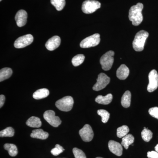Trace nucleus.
<instances>
[{"label": "nucleus", "instance_id": "1", "mask_svg": "<svg viewBox=\"0 0 158 158\" xmlns=\"http://www.w3.org/2000/svg\"><path fill=\"white\" fill-rule=\"evenodd\" d=\"M143 7L144 6L142 3H138L137 5L132 6L130 9L129 19L133 25L138 26L142 23L143 19L142 14Z\"/></svg>", "mask_w": 158, "mask_h": 158}, {"label": "nucleus", "instance_id": "2", "mask_svg": "<svg viewBox=\"0 0 158 158\" xmlns=\"http://www.w3.org/2000/svg\"><path fill=\"white\" fill-rule=\"evenodd\" d=\"M148 35V32L143 30L137 33L133 42V47L135 51L141 52L144 50V44Z\"/></svg>", "mask_w": 158, "mask_h": 158}, {"label": "nucleus", "instance_id": "3", "mask_svg": "<svg viewBox=\"0 0 158 158\" xmlns=\"http://www.w3.org/2000/svg\"><path fill=\"white\" fill-rule=\"evenodd\" d=\"M73 99L72 97L67 96L57 101L56 106L59 110L64 112L70 111L73 107Z\"/></svg>", "mask_w": 158, "mask_h": 158}, {"label": "nucleus", "instance_id": "4", "mask_svg": "<svg viewBox=\"0 0 158 158\" xmlns=\"http://www.w3.org/2000/svg\"><path fill=\"white\" fill-rule=\"evenodd\" d=\"M114 52L110 51L102 56L100 60L102 69L104 70H110L112 68L114 62Z\"/></svg>", "mask_w": 158, "mask_h": 158}, {"label": "nucleus", "instance_id": "5", "mask_svg": "<svg viewBox=\"0 0 158 158\" xmlns=\"http://www.w3.org/2000/svg\"><path fill=\"white\" fill-rule=\"evenodd\" d=\"M101 4L96 0H86L82 4V10L85 14H91L101 8Z\"/></svg>", "mask_w": 158, "mask_h": 158}, {"label": "nucleus", "instance_id": "6", "mask_svg": "<svg viewBox=\"0 0 158 158\" xmlns=\"http://www.w3.org/2000/svg\"><path fill=\"white\" fill-rule=\"evenodd\" d=\"M100 40L99 34H94L82 40L80 43V47L84 48L95 47L100 43Z\"/></svg>", "mask_w": 158, "mask_h": 158}, {"label": "nucleus", "instance_id": "7", "mask_svg": "<svg viewBox=\"0 0 158 158\" xmlns=\"http://www.w3.org/2000/svg\"><path fill=\"white\" fill-rule=\"evenodd\" d=\"M44 118L46 121L54 127H58L62 123L60 118L58 116H56L55 112L52 110L45 111L44 114Z\"/></svg>", "mask_w": 158, "mask_h": 158}, {"label": "nucleus", "instance_id": "8", "mask_svg": "<svg viewBox=\"0 0 158 158\" xmlns=\"http://www.w3.org/2000/svg\"><path fill=\"white\" fill-rule=\"evenodd\" d=\"M34 40V37L31 34H27L19 37L14 43V47L16 48H22L31 44Z\"/></svg>", "mask_w": 158, "mask_h": 158}, {"label": "nucleus", "instance_id": "9", "mask_svg": "<svg viewBox=\"0 0 158 158\" xmlns=\"http://www.w3.org/2000/svg\"><path fill=\"white\" fill-rule=\"evenodd\" d=\"M110 78L106 74L101 73L98 75L97 83L93 86V90L99 91L104 89L110 83Z\"/></svg>", "mask_w": 158, "mask_h": 158}, {"label": "nucleus", "instance_id": "10", "mask_svg": "<svg viewBox=\"0 0 158 158\" xmlns=\"http://www.w3.org/2000/svg\"><path fill=\"white\" fill-rule=\"evenodd\" d=\"M149 84L148 85L147 90L152 92L156 90L158 87V74L155 69H153L148 75Z\"/></svg>", "mask_w": 158, "mask_h": 158}, {"label": "nucleus", "instance_id": "11", "mask_svg": "<svg viewBox=\"0 0 158 158\" xmlns=\"http://www.w3.org/2000/svg\"><path fill=\"white\" fill-rule=\"evenodd\" d=\"M79 135L83 141L85 142H90L93 139L94 132L90 125L86 124L79 131Z\"/></svg>", "mask_w": 158, "mask_h": 158}, {"label": "nucleus", "instance_id": "12", "mask_svg": "<svg viewBox=\"0 0 158 158\" xmlns=\"http://www.w3.org/2000/svg\"><path fill=\"white\" fill-rule=\"evenodd\" d=\"M109 148L111 152L116 156H120L123 154L122 145L118 142L110 140L108 143Z\"/></svg>", "mask_w": 158, "mask_h": 158}, {"label": "nucleus", "instance_id": "13", "mask_svg": "<svg viewBox=\"0 0 158 158\" xmlns=\"http://www.w3.org/2000/svg\"><path fill=\"white\" fill-rule=\"evenodd\" d=\"M27 13L24 10H20L18 11L15 16V20L19 27L25 26L27 22Z\"/></svg>", "mask_w": 158, "mask_h": 158}, {"label": "nucleus", "instance_id": "14", "mask_svg": "<svg viewBox=\"0 0 158 158\" xmlns=\"http://www.w3.org/2000/svg\"><path fill=\"white\" fill-rule=\"evenodd\" d=\"M61 43V39L59 36H55L50 38L45 44L46 48L49 51H54L58 48Z\"/></svg>", "mask_w": 158, "mask_h": 158}, {"label": "nucleus", "instance_id": "15", "mask_svg": "<svg viewBox=\"0 0 158 158\" xmlns=\"http://www.w3.org/2000/svg\"><path fill=\"white\" fill-rule=\"evenodd\" d=\"M130 70L127 66L122 64L119 66L116 71V76L119 80H124L127 78L129 75Z\"/></svg>", "mask_w": 158, "mask_h": 158}, {"label": "nucleus", "instance_id": "16", "mask_svg": "<svg viewBox=\"0 0 158 158\" xmlns=\"http://www.w3.org/2000/svg\"><path fill=\"white\" fill-rule=\"evenodd\" d=\"M48 133L44 131L42 129L33 130L31 135V138L45 140L48 137Z\"/></svg>", "mask_w": 158, "mask_h": 158}, {"label": "nucleus", "instance_id": "17", "mask_svg": "<svg viewBox=\"0 0 158 158\" xmlns=\"http://www.w3.org/2000/svg\"><path fill=\"white\" fill-rule=\"evenodd\" d=\"M113 98V95L111 94H109L105 96L99 95L95 98V102L100 104L108 105L112 102Z\"/></svg>", "mask_w": 158, "mask_h": 158}, {"label": "nucleus", "instance_id": "18", "mask_svg": "<svg viewBox=\"0 0 158 158\" xmlns=\"http://www.w3.org/2000/svg\"><path fill=\"white\" fill-rule=\"evenodd\" d=\"M49 91L46 88H42L36 90L33 94V97L35 99L39 100L44 98L48 96Z\"/></svg>", "mask_w": 158, "mask_h": 158}, {"label": "nucleus", "instance_id": "19", "mask_svg": "<svg viewBox=\"0 0 158 158\" xmlns=\"http://www.w3.org/2000/svg\"><path fill=\"white\" fill-rule=\"evenodd\" d=\"M26 124L30 127L39 128L41 126L42 123L38 117L32 116L28 119Z\"/></svg>", "mask_w": 158, "mask_h": 158}, {"label": "nucleus", "instance_id": "20", "mask_svg": "<svg viewBox=\"0 0 158 158\" xmlns=\"http://www.w3.org/2000/svg\"><path fill=\"white\" fill-rule=\"evenodd\" d=\"M131 94L129 90L126 91L121 98V105L123 107H129L131 105Z\"/></svg>", "mask_w": 158, "mask_h": 158}, {"label": "nucleus", "instance_id": "21", "mask_svg": "<svg viewBox=\"0 0 158 158\" xmlns=\"http://www.w3.org/2000/svg\"><path fill=\"white\" fill-rule=\"evenodd\" d=\"M134 141H135V138L134 136L131 134H128L126 136L123 138L121 144L125 149H127L129 146L131 144H132Z\"/></svg>", "mask_w": 158, "mask_h": 158}, {"label": "nucleus", "instance_id": "22", "mask_svg": "<svg viewBox=\"0 0 158 158\" xmlns=\"http://www.w3.org/2000/svg\"><path fill=\"white\" fill-rule=\"evenodd\" d=\"M12 74V70L10 68H4L0 71V81L9 79Z\"/></svg>", "mask_w": 158, "mask_h": 158}, {"label": "nucleus", "instance_id": "23", "mask_svg": "<svg viewBox=\"0 0 158 158\" xmlns=\"http://www.w3.org/2000/svg\"><path fill=\"white\" fill-rule=\"evenodd\" d=\"M4 148L8 151L9 155L11 156H15L18 152L17 148L14 144L7 143L4 145Z\"/></svg>", "mask_w": 158, "mask_h": 158}, {"label": "nucleus", "instance_id": "24", "mask_svg": "<svg viewBox=\"0 0 158 158\" xmlns=\"http://www.w3.org/2000/svg\"><path fill=\"white\" fill-rule=\"evenodd\" d=\"M130 130L127 126L123 125L117 128V136L118 138H122L128 135Z\"/></svg>", "mask_w": 158, "mask_h": 158}, {"label": "nucleus", "instance_id": "25", "mask_svg": "<svg viewBox=\"0 0 158 158\" xmlns=\"http://www.w3.org/2000/svg\"><path fill=\"white\" fill-rule=\"evenodd\" d=\"M51 3L57 11H61L65 5V0H51Z\"/></svg>", "mask_w": 158, "mask_h": 158}, {"label": "nucleus", "instance_id": "26", "mask_svg": "<svg viewBox=\"0 0 158 158\" xmlns=\"http://www.w3.org/2000/svg\"><path fill=\"white\" fill-rule=\"evenodd\" d=\"M85 56L82 54H79L75 56L72 60L73 65L74 66H78L83 63L85 60Z\"/></svg>", "mask_w": 158, "mask_h": 158}, {"label": "nucleus", "instance_id": "27", "mask_svg": "<svg viewBox=\"0 0 158 158\" xmlns=\"http://www.w3.org/2000/svg\"><path fill=\"white\" fill-rule=\"evenodd\" d=\"M141 137L144 141L149 142L152 138L153 134L150 130H148L147 128L144 129L141 132Z\"/></svg>", "mask_w": 158, "mask_h": 158}, {"label": "nucleus", "instance_id": "28", "mask_svg": "<svg viewBox=\"0 0 158 158\" xmlns=\"http://www.w3.org/2000/svg\"><path fill=\"white\" fill-rule=\"evenodd\" d=\"M15 131L14 129L11 127L6 128L5 129L1 131L0 132V137H11L14 136Z\"/></svg>", "mask_w": 158, "mask_h": 158}, {"label": "nucleus", "instance_id": "29", "mask_svg": "<svg viewBox=\"0 0 158 158\" xmlns=\"http://www.w3.org/2000/svg\"><path fill=\"white\" fill-rule=\"evenodd\" d=\"M98 114L102 117V121L103 123H106L110 117V114L106 110H98Z\"/></svg>", "mask_w": 158, "mask_h": 158}, {"label": "nucleus", "instance_id": "30", "mask_svg": "<svg viewBox=\"0 0 158 158\" xmlns=\"http://www.w3.org/2000/svg\"><path fill=\"white\" fill-rule=\"evenodd\" d=\"M65 149L59 144H56L55 148L51 150V152L53 156H57L63 152Z\"/></svg>", "mask_w": 158, "mask_h": 158}, {"label": "nucleus", "instance_id": "31", "mask_svg": "<svg viewBox=\"0 0 158 158\" xmlns=\"http://www.w3.org/2000/svg\"><path fill=\"white\" fill-rule=\"evenodd\" d=\"M73 152L75 158H87L85 153L81 150L74 148L73 150Z\"/></svg>", "mask_w": 158, "mask_h": 158}, {"label": "nucleus", "instance_id": "32", "mask_svg": "<svg viewBox=\"0 0 158 158\" xmlns=\"http://www.w3.org/2000/svg\"><path fill=\"white\" fill-rule=\"evenodd\" d=\"M148 113L151 116L158 119V107H157L150 108L148 110Z\"/></svg>", "mask_w": 158, "mask_h": 158}, {"label": "nucleus", "instance_id": "33", "mask_svg": "<svg viewBox=\"0 0 158 158\" xmlns=\"http://www.w3.org/2000/svg\"><path fill=\"white\" fill-rule=\"evenodd\" d=\"M147 157L148 158H158V153L156 151L148 152Z\"/></svg>", "mask_w": 158, "mask_h": 158}, {"label": "nucleus", "instance_id": "34", "mask_svg": "<svg viewBox=\"0 0 158 158\" xmlns=\"http://www.w3.org/2000/svg\"><path fill=\"white\" fill-rule=\"evenodd\" d=\"M5 100H6V98L3 94H1L0 95V108H2L5 103Z\"/></svg>", "mask_w": 158, "mask_h": 158}, {"label": "nucleus", "instance_id": "35", "mask_svg": "<svg viewBox=\"0 0 158 158\" xmlns=\"http://www.w3.org/2000/svg\"><path fill=\"white\" fill-rule=\"evenodd\" d=\"M155 149L156 151L158 153V144H157L156 147H155Z\"/></svg>", "mask_w": 158, "mask_h": 158}, {"label": "nucleus", "instance_id": "36", "mask_svg": "<svg viewBox=\"0 0 158 158\" xmlns=\"http://www.w3.org/2000/svg\"><path fill=\"white\" fill-rule=\"evenodd\" d=\"M96 158H103L100 157H97Z\"/></svg>", "mask_w": 158, "mask_h": 158}, {"label": "nucleus", "instance_id": "37", "mask_svg": "<svg viewBox=\"0 0 158 158\" xmlns=\"http://www.w3.org/2000/svg\"><path fill=\"white\" fill-rule=\"evenodd\" d=\"M146 127H144V129H146Z\"/></svg>", "mask_w": 158, "mask_h": 158}, {"label": "nucleus", "instance_id": "38", "mask_svg": "<svg viewBox=\"0 0 158 158\" xmlns=\"http://www.w3.org/2000/svg\"><path fill=\"white\" fill-rule=\"evenodd\" d=\"M2 1V0H0V1H1H1Z\"/></svg>", "mask_w": 158, "mask_h": 158}]
</instances>
